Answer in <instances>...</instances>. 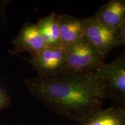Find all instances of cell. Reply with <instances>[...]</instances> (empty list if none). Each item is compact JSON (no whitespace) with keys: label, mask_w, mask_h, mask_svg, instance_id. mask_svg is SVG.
Instances as JSON below:
<instances>
[{"label":"cell","mask_w":125,"mask_h":125,"mask_svg":"<svg viewBox=\"0 0 125 125\" xmlns=\"http://www.w3.org/2000/svg\"><path fill=\"white\" fill-rule=\"evenodd\" d=\"M60 39L63 48L77 43L85 38L86 18H76L73 16L59 15Z\"/></svg>","instance_id":"7"},{"label":"cell","mask_w":125,"mask_h":125,"mask_svg":"<svg viewBox=\"0 0 125 125\" xmlns=\"http://www.w3.org/2000/svg\"><path fill=\"white\" fill-rule=\"evenodd\" d=\"M94 74L104 87L106 98L125 111V51Z\"/></svg>","instance_id":"2"},{"label":"cell","mask_w":125,"mask_h":125,"mask_svg":"<svg viewBox=\"0 0 125 125\" xmlns=\"http://www.w3.org/2000/svg\"><path fill=\"white\" fill-rule=\"evenodd\" d=\"M118 31L121 45H125V21L118 27Z\"/></svg>","instance_id":"12"},{"label":"cell","mask_w":125,"mask_h":125,"mask_svg":"<svg viewBox=\"0 0 125 125\" xmlns=\"http://www.w3.org/2000/svg\"><path fill=\"white\" fill-rule=\"evenodd\" d=\"M78 125H125V111L113 106L101 108L80 122Z\"/></svg>","instance_id":"10"},{"label":"cell","mask_w":125,"mask_h":125,"mask_svg":"<svg viewBox=\"0 0 125 125\" xmlns=\"http://www.w3.org/2000/svg\"><path fill=\"white\" fill-rule=\"evenodd\" d=\"M26 60L37 72V76H53L65 73L66 53L64 48L46 46Z\"/></svg>","instance_id":"5"},{"label":"cell","mask_w":125,"mask_h":125,"mask_svg":"<svg viewBox=\"0 0 125 125\" xmlns=\"http://www.w3.org/2000/svg\"><path fill=\"white\" fill-rule=\"evenodd\" d=\"M36 24L46 46L63 48L60 39L59 15L52 12L39 19Z\"/></svg>","instance_id":"9"},{"label":"cell","mask_w":125,"mask_h":125,"mask_svg":"<svg viewBox=\"0 0 125 125\" xmlns=\"http://www.w3.org/2000/svg\"><path fill=\"white\" fill-rule=\"evenodd\" d=\"M12 43V53L15 54L28 52L31 56L34 55L46 47L36 23H25Z\"/></svg>","instance_id":"6"},{"label":"cell","mask_w":125,"mask_h":125,"mask_svg":"<svg viewBox=\"0 0 125 125\" xmlns=\"http://www.w3.org/2000/svg\"><path fill=\"white\" fill-rule=\"evenodd\" d=\"M32 96L51 111L78 122L102 108L106 96L94 73H65L24 81Z\"/></svg>","instance_id":"1"},{"label":"cell","mask_w":125,"mask_h":125,"mask_svg":"<svg viewBox=\"0 0 125 125\" xmlns=\"http://www.w3.org/2000/svg\"><path fill=\"white\" fill-rule=\"evenodd\" d=\"M10 103V98L7 92L0 89V111L7 108Z\"/></svg>","instance_id":"11"},{"label":"cell","mask_w":125,"mask_h":125,"mask_svg":"<svg viewBox=\"0 0 125 125\" xmlns=\"http://www.w3.org/2000/svg\"><path fill=\"white\" fill-rule=\"evenodd\" d=\"M64 48L66 53L65 73H94L105 64V59L85 38Z\"/></svg>","instance_id":"3"},{"label":"cell","mask_w":125,"mask_h":125,"mask_svg":"<svg viewBox=\"0 0 125 125\" xmlns=\"http://www.w3.org/2000/svg\"><path fill=\"white\" fill-rule=\"evenodd\" d=\"M85 39L105 59L112 50L121 46L118 29L103 24L93 16L86 18Z\"/></svg>","instance_id":"4"},{"label":"cell","mask_w":125,"mask_h":125,"mask_svg":"<svg viewBox=\"0 0 125 125\" xmlns=\"http://www.w3.org/2000/svg\"><path fill=\"white\" fill-rule=\"evenodd\" d=\"M9 3V1H0V16L3 17L4 16V10L5 8V7Z\"/></svg>","instance_id":"13"},{"label":"cell","mask_w":125,"mask_h":125,"mask_svg":"<svg viewBox=\"0 0 125 125\" xmlns=\"http://www.w3.org/2000/svg\"><path fill=\"white\" fill-rule=\"evenodd\" d=\"M93 17L108 26L118 29L125 21V0H111L101 6Z\"/></svg>","instance_id":"8"}]
</instances>
